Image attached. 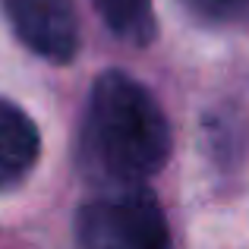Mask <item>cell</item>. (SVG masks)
<instances>
[{
  "label": "cell",
  "instance_id": "1",
  "mask_svg": "<svg viewBox=\"0 0 249 249\" xmlns=\"http://www.w3.org/2000/svg\"><path fill=\"white\" fill-rule=\"evenodd\" d=\"M82 167L114 189H142L170 158V126L148 89L120 70L95 79L82 123Z\"/></svg>",
  "mask_w": 249,
  "mask_h": 249
},
{
  "label": "cell",
  "instance_id": "2",
  "mask_svg": "<svg viewBox=\"0 0 249 249\" xmlns=\"http://www.w3.org/2000/svg\"><path fill=\"white\" fill-rule=\"evenodd\" d=\"M82 249H174L167 218L148 189H114L76 218Z\"/></svg>",
  "mask_w": 249,
  "mask_h": 249
},
{
  "label": "cell",
  "instance_id": "3",
  "mask_svg": "<svg viewBox=\"0 0 249 249\" xmlns=\"http://www.w3.org/2000/svg\"><path fill=\"white\" fill-rule=\"evenodd\" d=\"M6 19L16 35L38 57L54 63H67L79 44L73 0H3Z\"/></svg>",
  "mask_w": 249,
  "mask_h": 249
},
{
  "label": "cell",
  "instance_id": "4",
  "mask_svg": "<svg viewBox=\"0 0 249 249\" xmlns=\"http://www.w3.org/2000/svg\"><path fill=\"white\" fill-rule=\"evenodd\" d=\"M41 139L38 129L16 104L0 101V189H10L35 167Z\"/></svg>",
  "mask_w": 249,
  "mask_h": 249
},
{
  "label": "cell",
  "instance_id": "5",
  "mask_svg": "<svg viewBox=\"0 0 249 249\" xmlns=\"http://www.w3.org/2000/svg\"><path fill=\"white\" fill-rule=\"evenodd\" d=\"M95 3L104 22L110 25V32L120 35L123 41L145 44L155 35L152 0H95Z\"/></svg>",
  "mask_w": 249,
  "mask_h": 249
},
{
  "label": "cell",
  "instance_id": "6",
  "mask_svg": "<svg viewBox=\"0 0 249 249\" xmlns=\"http://www.w3.org/2000/svg\"><path fill=\"white\" fill-rule=\"evenodd\" d=\"M183 3L205 25H237L249 19V0H183Z\"/></svg>",
  "mask_w": 249,
  "mask_h": 249
}]
</instances>
